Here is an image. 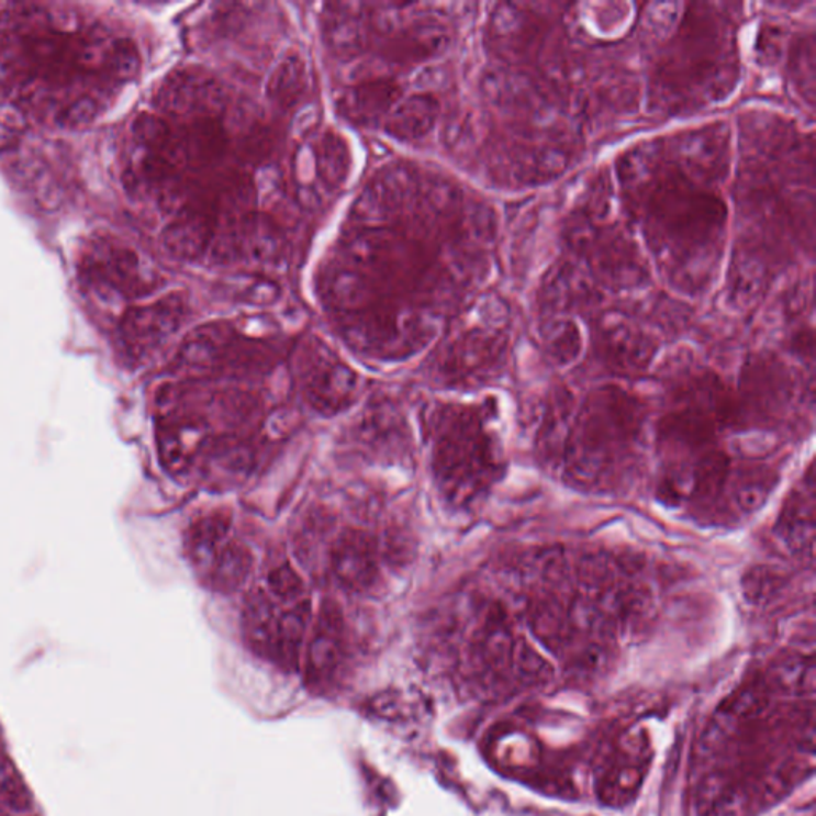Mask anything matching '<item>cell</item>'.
<instances>
[{
  "instance_id": "1",
  "label": "cell",
  "mask_w": 816,
  "mask_h": 816,
  "mask_svg": "<svg viewBox=\"0 0 816 816\" xmlns=\"http://www.w3.org/2000/svg\"><path fill=\"white\" fill-rule=\"evenodd\" d=\"M563 440L568 476L582 485H602L634 458L641 440L638 402L616 388H603L572 413Z\"/></svg>"
},
{
  "instance_id": "2",
  "label": "cell",
  "mask_w": 816,
  "mask_h": 816,
  "mask_svg": "<svg viewBox=\"0 0 816 816\" xmlns=\"http://www.w3.org/2000/svg\"><path fill=\"white\" fill-rule=\"evenodd\" d=\"M501 468V451L482 409L448 405L437 413L433 472L448 504L472 506L493 485Z\"/></svg>"
},
{
  "instance_id": "3",
  "label": "cell",
  "mask_w": 816,
  "mask_h": 816,
  "mask_svg": "<svg viewBox=\"0 0 816 816\" xmlns=\"http://www.w3.org/2000/svg\"><path fill=\"white\" fill-rule=\"evenodd\" d=\"M652 192L649 214L659 227L666 228V236L671 239L683 238L701 245L723 224L719 201L692 189L680 172L660 180Z\"/></svg>"
},
{
  "instance_id": "4",
  "label": "cell",
  "mask_w": 816,
  "mask_h": 816,
  "mask_svg": "<svg viewBox=\"0 0 816 816\" xmlns=\"http://www.w3.org/2000/svg\"><path fill=\"white\" fill-rule=\"evenodd\" d=\"M306 402L323 415L344 412L358 398L359 378L355 370L331 356L311 360L302 377Z\"/></svg>"
},
{
  "instance_id": "5",
  "label": "cell",
  "mask_w": 816,
  "mask_h": 816,
  "mask_svg": "<svg viewBox=\"0 0 816 816\" xmlns=\"http://www.w3.org/2000/svg\"><path fill=\"white\" fill-rule=\"evenodd\" d=\"M345 617L340 604L326 600L311 630L306 677L314 686L331 683L345 657Z\"/></svg>"
},
{
  "instance_id": "6",
  "label": "cell",
  "mask_w": 816,
  "mask_h": 816,
  "mask_svg": "<svg viewBox=\"0 0 816 816\" xmlns=\"http://www.w3.org/2000/svg\"><path fill=\"white\" fill-rule=\"evenodd\" d=\"M157 441L165 468L180 476L197 465L206 448V423L197 415H186L178 409L168 407L158 425Z\"/></svg>"
},
{
  "instance_id": "7",
  "label": "cell",
  "mask_w": 816,
  "mask_h": 816,
  "mask_svg": "<svg viewBox=\"0 0 816 816\" xmlns=\"http://www.w3.org/2000/svg\"><path fill=\"white\" fill-rule=\"evenodd\" d=\"M175 299L161 300L146 309H133L120 324V338L131 359L141 360L158 348L178 327Z\"/></svg>"
},
{
  "instance_id": "8",
  "label": "cell",
  "mask_w": 816,
  "mask_h": 816,
  "mask_svg": "<svg viewBox=\"0 0 816 816\" xmlns=\"http://www.w3.org/2000/svg\"><path fill=\"white\" fill-rule=\"evenodd\" d=\"M331 567L344 588L356 592L372 588L378 575L376 539L362 529H346L332 547Z\"/></svg>"
},
{
  "instance_id": "9",
  "label": "cell",
  "mask_w": 816,
  "mask_h": 816,
  "mask_svg": "<svg viewBox=\"0 0 816 816\" xmlns=\"http://www.w3.org/2000/svg\"><path fill=\"white\" fill-rule=\"evenodd\" d=\"M232 517L225 512H213L193 523L187 536V552L193 567L206 578L215 558L232 539Z\"/></svg>"
},
{
  "instance_id": "10",
  "label": "cell",
  "mask_w": 816,
  "mask_h": 816,
  "mask_svg": "<svg viewBox=\"0 0 816 816\" xmlns=\"http://www.w3.org/2000/svg\"><path fill=\"white\" fill-rule=\"evenodd\" d=\"M279 614V604L271 599L267 589H254L247 596L243 616L247 645L268 660L273 656Z\"/></svg>"
},
{
  "instance_id": "11",
  "label": "cell",
  "mask_w": 816,
  "mask_h": 816,
  "mask_svg": "<svg viewBox=\"0 0 816 816\" xmlns=\"http://www.w3.org/2000/svg\"><path fill=\"white\" fill-rule=\"evenodd\" d=\"M310 617L311 603L309 599L291 604L288 610L281 611L271 662L286 670L297 669L303 642H305L306 630H309Z\"/></svg>"
},
{
  "instance_id": "12",
  "label": "cell",
  "mask_w": 816,
  "mask_h": 816,
  "mask_svg": "<svg viewBox=\"0 0 816 816\" xmlns=\"http://www.w3.org/2000/svg\"><path fill=\"white\" fill-rule=\"evenodd\" d=\"M250 568H253V556L249 549L238 540L230 539L204 579L210 581L214 590L228 593L245 584Z\"/></svg>"
},
{
  "instance_id": "13",
  "label": "cell",
  "mask_w": 816,
  "mask_h": 816,
  "mask_svg": "<svg viewBox=\"0 0 816 816\" xmlns=\"http://www.w3.org/2000/svg\"><path fill=\"white\" fill-rule=\"evenodd\" d=\"M206 471L214 482L233 483L245 479L253 468V450L243 440H222L211 448Z\"/></svg>"
},
{
  "instance_id": "14",
  "label": "cell",
  "mask_w": 816,
  "mask_h": 816,
  "mask_svg": "<svg viewBox=\"0 0 816 816\" xmlns=\"http://www.w3.org/2000/svg\"><path fill=\"white\" fill-rule=\"evenodd\" d=\"M814 489V485L811 487ZM808 489V490H811ZM804 493L796 494L791 500V506L784 514L783 522L780 523L783 529V536L787 544L794 549H805V546H814V491L805 496Z\"/></svg>"
},
{
  "instance_id": "15",
  "label": "cell",
  "mask_w": 816,
  "mask_h": 816,
  "mask_svg": "<svg viewBox=\"0 0 816 816\" xmlns=\"http://www.w3.org/2000/svg\"><path fill=\"white\" fill-rule=\"evenodd\" d=\"M267 592L278 604L291 606V604L306 600L305 584L294 568L288 563L279 565L267 578Z\"/></svg>"
},
{
  "instance_id": "16",
  "label": "cell",
  "mask_w": 816,
  "mask_h": 816,
  "mask_svg": "<svg viewBox=\"0 0 816 816\" xmlns=\"http://www.w3.org/2000/svg\"><path fill=\"white\" fill-rule=\"evenodd\" d=\"M141 58L136 45L131 41H119L112 49L109 58V69L112 76L119 80L133 79L139 70Z\"/></svg>"
},
{
  "instance_id": "17",
  "label": "cell",
  "mask_w": 816,
  "mask_h": 816,
  "mask_svg": "<svg viewBox=\"0 0 816 816\" xmlns=\"http://www.w3.org/2000/svg\"><path fill=\"white\" fill-rule=\"evenodd\" d=\"M26 130L23 112L12 104H0V150L12 147Z\"/></svg>"
},
{
  "instance_id": "18",
  "label": "cell",
  "mask_w": 816,
  "mask_h": 816,
  "mask_svg": "<svg viewBox=\"0 0 816 816\" xmlns=\"http://www.w3.org/2000/svg\"><path fill=\"white\" fill-rule=\"evenodd\" d=\"M97 115L98 102L85 94V97L77 98L76 101L67 105L62 114V123L67 128H82V126L90 125L97 119Z\"/></svg>"
}]
</instances>
